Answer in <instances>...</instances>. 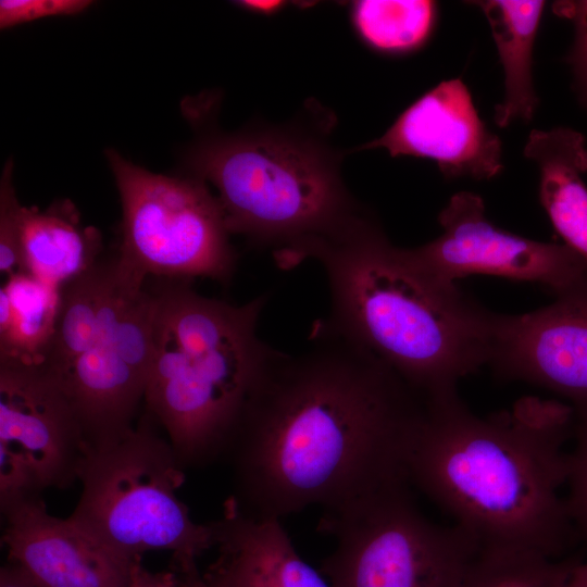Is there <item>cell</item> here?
<instances>
[{
	"instance_id": "19",
	"label": "cell",
	"mask_w": 587,
	"mask_h": 587,
	"mask_svg": "<svg viewBox=\"0 0 587 587\" xmlns=\"http://www.w3.org/2000/svg\"><path fill=\"white\" fill-rule=\"evenodd\" d=\"M60 288L27 272L5 278L0 289V359L41 362L53 335Z\"/></svg>"
},
{
	"instance_id": "26",
	"label": "cell",
	"mask_w": 587,
	"mask_h": 587,
	"mask_svg": "<svg viewBox=\"0 0 587 587\" xmlns=\"http://www.w3.org/2000/svg\"><path fill=\"white\" fill-rule=\"evenodd\" d=\"M178 573L173 567L153 572L145 567L141 560H138L133 565L124 587H178Z\"/></svg>"
},
{
	"instance_id": "23",
	"label": "cell",
	"mask_w": 587,
	"mask_h": 587,
	"mask_svg": "<svg viewBox=\"0 0 587 587\" xmlns=\"http://www.w3.org/2000/svg\"><path fill=\"white\" fill-rule=\"evenodd\" d=\"M573 434L575 446L569 452L565 500L577 536L587 540V416L575 417Z\"/></svg>"
},
{
	"instance_id": "10",
	"label": "cell",
	"mask_w": 587,
	"mask_h": 587,
	"mask_svg": "<svg viewBox=\"0 0 587 587\" xmlns=\"http://www.w3.org/2000/svg\"><path fill=\"white\" fill-rule=\"evenodd\" d=\"M88 450L75 410L48 372L0 359V505L78 482Z\"/></svg>"
},
{
	"instance_id": "14",
	"label": "cell",
	"mask_w": 587,
	"mask_h": 587,
	"mask_svg": "<svg viewBox=\"0 0 587 587\" xmlns=\"http://www.w3.org/2000/svg\"><path fill=\"white\" fill-rule=\"evenodd\" d=\"M1 512L8 561L38 587L126 585L135 562L116 557L70 516L50 514L41 496L1 504Z\"/></svg>"
},
{
	"instance_id": "13",
	"label": "cell",
	"mask_w": 587,
	"mask_h": 587,
	"mask_svg": "<svg viewBox=\"0 0 587 587\" xmlns=\"http://www.w3.org/2000/svg\"><path fill=\"white\" fill-rule=\"evenodd\" d=\"M386 149L437 163L446 178L490 179L502 168V145L482 121L461 78L440 82L409 105L379 138L357 150Z\"/></svg>"
},
{
	"instance_id": "16",
	"label": "cell",
	"mask_w": 587,
	"mask_h": 587,
	"mask_svg": "<svg viewBox=\"0 0 587 587\" xmlns=\"http://www.w3.org/2000/svg\"><path fill=\"white\" fill-rule=\"evenodd\" d=\"M524 155L539 171V201L564 245L587 263V142L570 127L533 129Z\"/></svg>"
},
{
	"instance_id": "30",
	"label": "cell",
	"mask_w": 587,
	"mask_h": 587,
	"mask_svg": "<svg viewBox=\"0 0 587 587\" xmlns=\"http://www.w3.org/2000/svg\"><path fill=\"white\" fill-rule=\"evenodd\" d=\"M241 7L258 13H272L282 7L280 1H240Z\"/></svg>"
},
{
	"instance_id": "17",
	"label": "cell",
	"mask_w": 587,
	"mask_h": 587,
	"mask_svg": "<svg viewBox=\"0 0 587 587\" xmlns=\"http://www.w3.org/2000/svg\"><path fill=\"white\" fill-rule=\"evenodd\" d=\"M20 230L25 272L53 287L61 288L100 260L99 230L83 225L68 200L45 210L23 205Z\"/></svg>"
},
{
	"instance_id": "29",
	"label": "cell",
	"mask_w": 587,
	"mask_h": 587,
	"mask_svg": "<svg viewBox=\"0 0 587 587\" xmlns=\"http://www.w3.org/2000/svg\"><path fill=\"white\" fill-rule=\"evenodd\" d=\"M565 587H587V563L579 561L575 563Z\"/></svg>"
},
{
	"instance_id": "1",
	"label": "cell",
	"mask_w": 587,
	"mask_h": 587,
	"mask_svg": "<svg viewBox=\"0 0 587 587\" xmlns=\"http://www.w3.org/2000/svg\"><path fill=\"white\" fill-rule=\"evenodd\" d=\"M310 340L299 354L276 353L226 451L230 498L258 519L311 505L336 512L405 478L425 400L320 321Z\"/></svg>"
},
{
	"instance_id": "28",
	"label": "cell",
	"mask_w": 587,
	"mask_h": 587,
	"mask_svg": "<svg viewBox=\"0 0 587 587\" xmlns=\"http://www.w3.org/2000/svg\"><path fill=\"white\" fill-rule=\"evenodd\" d=\"M179 577L178 587H208L205 584L202 574L199 573L198 569H191L188 571H176Z\"/></svg>"
},
{
	"instance_id": "8",
	"label": "cell",
	"mask_w": 587,
	"mask_h": 587,
	"mask_svg": "<svg viewBox=\"0 0 587 587\" xmlns=\"http://www.w3.org/2000/svg\"><path fill=\"white\" fill-rule=\"evenodd\" d=\"M321 529L335 538L322 564L332 587H460L478 552L461 528L417 508L405 478L325 513Z\"/></svg>"
},
{
	"instance_id": "9",
	"label": "cell",
	"mask_w": 587,
	"mask_h": 587,
	"mask_svg": "<svg viewBox=\"0 0 587 587\" xmlns=\"http://www.w3.org/2000/svg\"><path fill=\"white\" fill-rule=\"evenodd\" d=\"M122 203L116 259L140 278L228 285L237 254L220 202L207 183L155 174L107 151Z\"/></svg>"
},
{
	"instance_id": "7",
	"label": "cell",
	"mask_w": 587,
	"mask_h": 587,
	"mask_svg": "<svg viewBox=\"0 0 587 587\" xmlns=\"http://www.w3.org/2000/svg\"><path fill=\"white\" fill-rule=\"evenodd\" d=\"M146 413L123 435L90 447L78 473L82 486L70 517L116 557L136 562L170 552L173 569L197 567L214 545L212 523H196L177 490L184 467Z\"/></svg>"
},
{
	"instance_id": "27",
	"label": "cell",
	"mask_w": 587,
	"mask_h": 587,
	"mask_svg": "<svg viewBox=\"0 0 587 587\" xmlns=\"http://www.w3.org/2000/svg\"><path fill=\"white\" fill-rule=\"evenodd\" d=\"M0 587H38L16 564L8 561L0 570Z\"/></svg>"
},
{
	"instance_id": "18",
	"label": "cell",
	"mask_w": 587,
	"mask_h": 587,
	"mask_svg": "<svg viewBox=\"0 0 587 587\" xmlns=\"http://www.w3.org/2000/svg\"><path fill=\"white\" fill-rule=\"evenodd\" d=\"M484 12L497 47L504 76L503 100L494 120L499 127L529 122L538 99L533 82V50L545 1H473Z\"/></svg>"
},
{
	"instance_id": "24",
	"label": "cell",
	"mask_w": 587,
	"mask_h": 587,
	"mask_svg": "<svg viewBox=\"0 0 587 587\" xmlns=\"http://www.w3.org/2000/svg\"><path fill=\"white\" fill-rule=\"evenodd\" d=\"M553 12L572 21L574 41L566 57L570 64L576 96L587 112V0L557 1Z\"/></svg>"
},
{
	"instance_id": "5",
	"label": "cell",
	"mask_w": 587,
	"mask_h": 587,
	"mask_svg": "<svg viewBox=\"0 0 587 587\" xmlns=\"http://www.w3.org/2000/svg\"><path fill=\"white\" fill-rule=\"evenodd\" d=\"M341 155L300 125L210 133L189 154L193 176L217 191L229 234L292 268L315 245L364 216L340 176Z\"/></svg>"
},
{
	"instance_id": "4",
	"label": "cell",
	"mask_w": 587,
	"mask_h": 587,
	"mask_svg": "<svg viewBox=\"0 0 587 587\" xmlns=\"http://www.w3.org/2000/svg\"><path fill=\"white\" fill-rule=\"evenodd\" d=\"M143 405L184 469L225 453L245 408L278 352L258 335L267 296L241 305L190 282L157 279Z\"/></svg>"
},
{
	"instance_id": "2",
	"label": "cell",
	"mask_w": 587,
	"mask_h": 587,
	"mask_svg": "<svg viewBox=\"0 0 587 587\" xmlns=\"http://www.w3.org/2000/svg\"><path fill=\"white\" fill-rule=\"evenodd\" d=\"M574 411L524 396L477 415L458 392L425 400L404 475L480 550L533 551L560 559L577 537L561 488Z\"/></svg>"
},
{
	"instance_id": "22",
	"label": "cell",
	"mask_w": 587,
	"mask_h": 587,
	"mask_svg": "<svg viewBox=\"0 0 587 587\" xmlns=\"http://www.w3.org/2000/svg\"><path fill=\"white\" fill-rule=\"evenodd\" d=\"M13 185V162L8 161L0 182V271L9 277L25 272L21 251V210Z\"/></svg>"
},
{
	"instance_id": "3",
	"label": "cell",
	"mask_w": 587,
	"mask_h": 587,
	"mask_svg": "<svg viewBox=\"0 0 587 587\" xmlns=\"http://www.w3.org/2000/svg\"><path fill=\"white\" fill-rule=\"evenodd\" d=\"M307 259L319 261L327 278L330 311L320 322L424 400L455 392L461 378L488 364L494 312L425 273L371 212Z\"/></svg>"
},
{
	"instance_id": "25",
	"label": "cell",
	"mask_w": 587,
	"mask_h": 587,
	"mask_svg": "<svg viewBox=\"0 0 587 587\" xmlns=\"http://www.w3.org/2000/svg\"><path fill=\"white\" fill-rule=\"evenodd\" d=\"M92 4L89 0H1L2 29L50 16L76 15Z\"/></svg>"
},
{
	"instance_id": "21",
	"label": "cell",
	"mask_w": 587,
	"mask_h": 587,
	"mask_svg": "<svg viewBox=\"0 0 587 587\" xmlns=\"http://www.w3.org/2000/svg\"><path fill=\"white\" fill-rule=\"evenodd\" d=\"M577 561L533 551L480 550L460 587H565Z\"/></svg>"
},
{
	"instance_id": "11",
	"label": "cell",
	"mask_w": 587,
	"mask_h": 587,
	"mask_svg": "<svg viewBox=\"0 0 587 587\" xmlns=\"http://www.w3.org/2000/svg\"><path fill=\"white\" fill-rule=\"evenodd\" d=\"M438 222L444 230L439 237L407 250L419 267L444 284L491 275L537 283L557 295L587 275V263L567 246L533 240L496 226L476 193H454Z\"/></svg>"
},
{
	"instance_id": "12",
	"label": "cell",
	"mask_w": 587,
	"mask_h": 587,
	"mask_svg": "<svg viewBox=\"0 0 587 587\" xmlns=\"http://www.w3.org/2000/svg\"><path fill=\"white\" fill-rule=\"evenodd\" d=\"M503 379L548 389L587 416V275L538 310L494 313L489 361Z\"/></svg>"
},
{
	"instance_id": "15",
	"label": "cell",
	"mask_w": 587,
	"mask_h": 587,
	"mask_svg": "<svg viewBox=\"0 0 587 587\" xmlns=\"http://www.w3.org/2000/svg\"><path fill=\"white\" fill-rule=\"evenodd\" d=\"M211 523L217 554L202 574L208 587H332L299 555L280 520L246 514L229 497Z\"/></svg>"
},
{
	"instance_id": "20",
	"label": "cell",
	"mask_w": 587,
	"mask_h": 587,
	"mask_svg": "<svg viewBox=\"0 0 587 587\" xmlns=\"http://www.w3.org/2000/svg\"><path fill=\"white\" fill-rule=\"evenodd\" d=\"M352 22L373 49L404 53L422 47L432 35L437 4L428 0H360L352 5Z\"/></svg>"
},
{
	"instance_id": "6",
	"label": "cell",
	"mask_w": 587,
	"mask_h": 587,
	"mask_svg": "<svg viewBox=\"0 0 587 587\" xmlns=\"http://www.w3.org/2000/svg\"><path fill=\"white\" fill-rule=\"evenodd\" d=\"M153 286L116 257L60 288L40 364L70 400L89 447L132 428L143 404L152 349Z\"/></svg>"
}]
</instances>
